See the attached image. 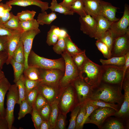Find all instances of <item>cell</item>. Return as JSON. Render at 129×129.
Returning a JSON list of instances; mask_svg holds the SVG:
<instances>
[{"mask_svg": "<svg viewBox=\"0 0 129 129\" xmlns=\"http://www.w3.org/2000/svg\"><path fill=\"white\" fill-rule=\"evenodd\" d=\"M122 88L120 85L101 82L98 86L93 89L89 99L121 105L124 98V95L121 91Z\"/></svg>", "mask_w": 129, "mask_h": 129, "instance_id": "obj_1", "label": "cell"}, {"mask_svg": "<svg viewBox=\"0 0 129 129\" xmlns=\"http://www.w3.org/2000/svg\"><path fill=\"white\" fill-rule=\"evenodd\" d=\"M79 77L93 89L98 86L101 82L102 65L93 62L88 58L79 70Z\"/></svg>", "mask_w": 129, "mask_h": 129, "instance_id": "obj_2", "label": "cell"}, {"mask_svg": "<svg viewBox=\"0 0 129 129\" xmlns=\"http://www.w3.org/2000/svg\"><path fill=\"white\" fill-rule=\"evenodd\" d=\"M28 63L29 66L42 69L65 70V62L62 57L57 59H49L39 56L32 50L28 56Z\"/></svg>", "mask_w": 129, "mask_h": 129, "instance_id": "obj_3", "label": "cell"}, {"mask_svg": "<svg viewBox=\"0 0 129 129\" xmlns=\"http://www.w3.org/2000/svg\"><path fill=\"white\" fill-rule=\"evenodd\" d=\"M58 104L59 112L66 115L78 105L75 91L72 84L62 88Z\"/></svg>", "mask_w": 129, "mask_h": 129, "instance_id": "obj_4", "label": "cell"}, {"mask_svg": "<svg viewBox=\"0 0 129 129\" xmlns=\"http://www.w3.org/2000/svg\"><path fill=\"white\" fill-rule=\"evenodd\" d=\"M65 63L64 73L60 80L59 86L64 88L71 84L79 76V71L73 62L71 56L65 50L61 54Z\"/></svg>", "mask_w": 129, "mask_h": 129, "instance_id": "obj_5", "label": "cell"}, {"mask_svg": "<svg viewBox=\"0 0 129 129\" xmlns=\"http://www.w3.org/2000/svg\"><path fill=\"white\" fill-rule=\"evenodd\" d=\"M102 73L101 82L113 85H122L125 77L123 67L112 65H102Z\"/></svg>", "mask_w": 129, "mask_h": 129, "instance_id": "obj_6", "label": "cell"}, {"mask_svg": "<svg viewBox=\"0 0 129 129\" xmlns=\"http://www.w3.org/2000/svg\"><path fill=\"white\" fill-rule=\"evenodd\" d=\"M8 91L7 94L5 118L8 123L9 129H11L14 120V109L15 104L18 102L19 93L16 84L11 85Z\"/></svg>", "mask_w": 129, "mask_h": 129, "instance_id": "obj_7", "label": "cell"}, {"mask_svg": "<svg viewBox=\"0 0 129 129\" xmlns=\"http://www.w3.org/2000/svg\"><path fill=\"white\" fill-rule=\"evenodd\" d=\"M116 111L109 107H99L94 110L86 118L84 124L91 123L96 125L100 129L106 120L114 116Z\"/></svg>", "mask_w": 129, "mask_h": 129, "instance_id": "obj_8", "label": "cell"}, {"mask_svg": "<svg viewBox=\"0 0 129 129\" xmlns=\"http://www.w3.org/2000/svg\"><path fill=\"white\" fill-rule=\"evenodd\" d=\"M39 69L40 83L59 86V81L64 75V70L57 69Z\"/></svg>", "mask_w": 129, "mask_h": 129, "instance_id": "obj_9", "label": "cell"}, {"mask_svg": "<svg viewBox=\"0 0 129 129\" xmlns=\"http://www.w3.org/2000/svg\"><path fill=\"white\" fill-rule=\"evenodd\" d=\"M76 93L78 104L85 103L90 99L93 89L79 77L71 83Z\"/></svg>", "mask_w": 129, "mask_h": 129, "instance_id": "obj_10", "label": "cell"}, {"mask_svg": "<svg viewBox=\"0 0 129 129\" xmlns=\"http://www.w3.org/2000/svg\"><path fill=\"white\" fill-rule=\"evenodd\" d=\"M129 7L125 5L123 16L118 21L113 22L109 30L112 32L114 38L124 35L129 31Z\"/></svg>", "mask_w": 129, "mask_h": 129, "instance_id": "obj_11", "label": "cell"}, {"mask_svg": "<svg viewBox=\"0 0 129 129\" xmlns=\"http://www.w3.org/2000/svg\"><path fill=\"white\" fill-rule=\"evenodd\" d=\"M124 90L123 102L121 107L114 116L117 118L129 122V74L124 79L122 85Z\"/></svg>", "mask_w": 129, "mask_h": 129, "instance_id": "obj_12", "label": "cell"}, {"mask_svg": "<svg viewBox=\"0 0 129 129\" xmlns=\"http://www.w3.org/2000/svg\"><path fill=\"white\" fill-rule=\"evenodd\" d=\"M129 52V31L114 38L111 50L112 57L124 56Z\"/></svg>", "mask_w": 129, "mask_h": 129, "instance_id": "obj_13", "label": "cell"}, {"mask_svg": "<svg viewBox=\"0 0 129 129\" xmlns=\"http://www.w3.org/2000/svg\"><path fill=\"white\" fill-rule=\"evenodd\" d=\"M37 88L38 93L51 105L58 101L62 89L59 86H53L40 83Z\"/></svg>", "mask_w": 129, "mask_h": 129, "instance_id": "obj_14", "label": "cell"}, {"mask_svg": "<svg viewBox=\"0 0 129 129\" xmlns=\"http://www.w3.org/2000/svg\"><path fill=\"white\" fill-rule=\"evenodd\" d=\"M40 32L39 29L32 30L23 32L21 35L20 41L22 43L24 51L25 57L24 69L29 67L28 63V58L31 50L33 39L35 36Z\"/></svg>", "mask_w": 129, "mask_h": 129, "instance_id": "obj_15", "label": "cell"}, {"mask_svg": "<svg viewBox=\"0 0 129 129\" xmlns=\"http://www.w3.org/2000/svg\"><path fill=\"white\" fill-rule=\"evenodd\" d=\"M80 29L83 32L91 38H94L97 24V20L89 14L79 18Z\"/></svg>", "mask_w": 129, "mask_h": 129, "instance_id": "obj_16", "label": "cell"}, {"mask_svg": "<svg viewBox=\"0 0 129 129\" xmlns=\"http://www.w3.org/2000/svg\"><path fill=\"white\" fill-rule=\"evenodd\" d=\"M23 32L22 30H14L11 34L8 36L6 51L8 57L6 62L7 64H10L14 52L20 41L21 35Z\"/></svg>", "mask_w": 129, "mask_h": 129, "instance_id": "obj_17", "label": "cell"}, {"mask_svg": "<svg viewBox=\"0 0 129 129\" xmlns=\"http://www.w3.org/2000/svg\"><path fill=\"white\" fill-rule=\"evenodd\" d=\"M118 8L110 3L101 0L99 15L105 17L111 22L117 21L119 20L116 17V13Z\"/></svg>", "mask_w": 129, "mask_h": 129, "instance_id": "obj_18", "label": "cell"}, {"mask_svg": "<svg viewBox=\"0 0 129 129\" xmlns=\"http://www.w3.org/2000/svg\"><path fill=\"white\" fill-rule=\"evenodd\" d=\"M6 3L11 5H16L26 7L31 5H35L40 7L42 12L49 9L48 3L41 0H10Z\"/></svg>", "mask_w": 129, "mask_h": 129, "instance_id": "obj_19", "label": "cell"}, {"mask_svg": "<svg viewBox=\"0 0 129 129\" xmlns=\"http://www.w3.org/2000/svg\"><path fill=\"white\" fill-rule=\"evenodd\" d=\"M68 34L64 29L53 25L47 34L46 43L49 46L54 45L57 42L59 37H65Z\"/></svg>", "mask_w": 129, "mask_h": 129, "instance_id": "obj_20", "label": "cell"}, {"mask_svg": "<svg viewBox=\"0 0 129 129\" xmlns=\"http://www.w3.org/2000/svg\"><path fill=\"white\" fill-rule=\"evenodd\" d=\"M96 20L97 24L94 38L97 40H99L109 29L113 22L110 21L106 18L100 15L98 16Z\"/></svg>", "mask_w": 129, "mask_h": 129, "instance_id": "obj_21", "label": "cell"}, {"mask_svg": "<svg viewBox=\"0 0 129 129\" xmlns=\"http://www.w3.org/2000/svg\"><path fill=\"white\" fill-rule=\"evenodd\" d=\"M11 85L5 77L0 80V116L1 119L5 118L6 111L4 107V99L5 95Z\"/></svg>", "mask_w": 129, "mask_h": 129, "instance_id": "obj_22", "label": "cell"}, {"mask_svg": "<svg viewBox=\"0 0 129 129\" xmlns=\"http://www.w3.org/2000/svg\"><path fill=\"white\" fill-rule=\"evenodd\" d=\"M101 0H83L87 13L95 19L99 15Z\"/></svg>", "mask_w": 129, "mask_h": 129, "instance_id": "obj_23", "label": "cell"}, {"mask_svg": "<svg viewBox=\"0 0 129 129\" xmlns=\"http://www.w3.org/2000/svg\"><path fill=\"white\" fill-rule=\"evenodd\" d=\"M127 122L118 118H108L103 124L101 129H124L129 128V125L125 124Z\"/></svg>", "mask_w": 129, "mask_h": 129, "instance_id": "obj_24", "label": "cell"}, {"mask_svg": "<svg viewBox=\"0 0 129 129\" xmlns=\"http://www.w3.org/2000/svg\"><path fill=\"white\" fill-rule=\"evenodd\" d=\"M12 6L6 3H0V23L3 25L11 18Z\"/></svg>", "mask_w": 129, "mask_h": 129, "instance_id": "obj_25", "label": "cell"}, {"mask_svg": "<svg viewBox=\"0 0 129 129\" xmlns=\"http://www.w3.org/2000/svg\"><path fill=\"white\" fill-rule=\"evenodd\" d=\"M125 60V56L113 57L107 60L102 59L100 62L103 65H112L119 67H123L124 65Z\"/></svg>", "mask_w": 129, "mask_h": 129, "instance_id": "obj_26", "label": "cell"}, {"mask_svg": "<svg viewBox=\"0 0 129 129\" xmlns=\"http://www.w3.org/2000/svg\"><path fill=\"white\" fill-rule=\"evenodd\" d=\"M57 18L56 13L54 12L48 14L45 11L38 14L37 21L39 25H42L44 24L49 25Z\"/></svg>", "mask_w": 129, "mask_h": 129, "instance_id": "obj_27", "label": "cell"}, {"mask_svg": "<svg viewBox=\"0 0 129 129\" xmlns=\"http://www.w3.org/2000/svg\"><path fill=\"white\" fill-rule=\"evenodd\" d=\"M65 50L71 56L81 52L83 50L79 48L71 40L68 34L64 38Z\"/></svg>", "mask_w": 129, "mask_h": 129, "instance_id": "obj_28", "label": "cell"}, {"mask_svg": "<svg viewBox=\"0 0 129 129\" xmlns=\"http://www.w3.org/2000/svg\"><path fill=\"white\" fill-rule=\"evenodd\" d=\"M10 64L12 65L14 73V82L16 83L23 74L25 69L24 64L17 62L12 59Z\"/></svg>", "mask_w": 129, "mask_h": 129, "instance_id": "obj_29", "label": "cell"}, {"mask_svg": "<svg viewBox=\"0 0 129 129\" xmlns=\"http://www.w3.org/2000/svg\"><path fill=\"white\" fill-rule=\"evenodd\" d=\"M52 12H56L64 15H73L74 13L59 3L56 0H52L49 6Z\"/></svg>", "mask_w": 129, "mask_h": 129, "instance_id": "obj_30", "label": "cell"}, {"mask_svg": "<svg viewBox=\"0 0 129 129\" xmlns=\"http://www.w3.org/2000/svg\"><path fill=\"white\" fill-rule=\"evenodd\" d=\"M51 110L48 121L51 125V129H54L59 113L58 101L51 105Z\"/></svg>", "mask_w": 129, "mask_h": 129, "instance_id": "obj_31", "label": "cell"}, {"mask_svg": "<svg viewBox=\"0 0 129 129\" xmlns=\"http://www.w3.org/2000/svg\"><path fill=\"white\" fill-rule=\"evenodd\" d=\"M24 77L30 80H39V69L34 66H29L24 69L23 73Z\"/></svg>", "mask_w": 129, "mask_h": 129, "instance_id": "obj_32", "label": "cell"}, {"mask_svg": "<svg viewBox=\"0 0 129 129\" xmlns=\"http://www.w3.org/2000/svg\"><path fill=\"white\" fill-rule=\"evenodd\" d=\"M70 10L80 17H84L88 14L85 10L83 0H76L70 6Z\"/></svg>", "mask_w": 129, "mask_h": 129, "instance_id": "obj_33", "label": "cell"}, {"mask_svg": "<svg viewBox=\"0 0 129 129\" xmlns=\"http://www.w3.org/2000/svg\"><path fill=\"white\" fill-rule=\"evenodd\" d=\"M12 59L17 62L24 64V50L22 43L20 41L14 52Z\"/></svg>", "mask_w": 129, "mask_h": 129, "instance_id": "obj_34", "label": "cell"}, {"mask_svg": "<svg viewBox=\"0 0 129 129\" xmlns=\"http://www.w3.org/2000/svg\"><path fill=\"white\" fill-rule=\"evenodd\" d=\"M20 21L17 16L14 15L12 12L11 18L4 24L3 26L6 28L11 30L23 31L20 27Z\"/></svg>", "mask_w": 129, "mask_h": 129, "instance_id": "obj_35", "label": "cell"}, {"mask_svg": "<svg viewBox=\"0 0 129 129\" xmlns=\"http://www.w3.org/2000/svg\"><path fill=\"white\" fill-rule=\"evenodd\" d=\"M71 57L73 62L79 70L82 67L88 58L86 54L85 50Z\"/></svg>", "mask_w": 129, "mask_h": 129, "instance_id": "obj_36", "label": "cell"}, {"mask_svg": "<svg viewBox=\"0 0 129 129\" xmlns=\"http://www.w3.org/2000/svg\"><path fill=\"white\" fill-rule=\"evenodd\" d=\"M19 105L20 108L18 117L19 120L24 117L27 114H31L32 109L25 99L22 100Z\"/></svg>", "mask_w": 129, "mask_h": 129, "instance_id": "obj_37", "label": "cell"}, {"mask_svg": "<svg viewBox=\"0 0 129 129\" xmlns=\"http://www.w3.org/2000/svg\"><path fill=\"white\" fill-rule=\"evenodd\" d=\"M39 24L37 21L34 19L33 20L24 21H20V27L23 32L32 30L39 29Z\"/></svg>", "mask_w": 129, "mask_h": 129, "instance_id": "obj_38", "label": "cell"}, {"mask_svg": "<svg viewBox=\"0 0 129 129\" xmlns=\"http://www.w3.org/2000/svg\"><path fill=\"white\" fill-rule=\"evenodd\" d=\"M24 76L22 74L15 83L16 85L19 93V100L18 104H19L21 101L25 99L26 89L24 83Z\"/></svg>", "mask_w": 129, "mask_h": 129, "instance_id": "obj_39", "label": "cell"}, {"mask_svg": "<svg viewBox=\"0 0 129 129\" xmlns=\"http://www.w3.org/2000/svg\"><path fill=\"white\" fill-rule=\"evenodd\" d=\"M114 39L112 32L109 29L98 40L105 43L111 52Z\"/></svg>", "mask_w": 129, "mask_h": 129, "instance_id": "obj_40", "label": "cell"}, {"mask_svg": "<svg viewBox=\"0 0 129 129\" xmlns=\"http://www.w3.org/2000/svg\"><path fill=\"white\" fill-rule=\"evenodd\" d=\"M81 105V104L77 105L71 111L70 118L69 120L70 123L67 129H75L76 118Z\"/></svg>", "mask_w": 129, "mask_h": 129, "instance_id": "obj_41", "label": "cell"}, {"mask_svg": "<svg viewBox=\"0 0 129 129\" xmlns=\"http://www.w3.org/2000/svg\"><path fill=\"white\" fill-rule=\"evenodd\" d=\"M36 13L34 11L27 10L18 13L16 16L20 21H26L34 19Z\"/></svg>", "mask_w": 129, "mask_h": 129, "instance_id": "obj_42", "label": "cell"}, {"mask_svg": "<svg viewBox=\"0 0 129 129\" xmlns=\"http://www.w3.org/2000/svg\"><path fill=\"white\" fill-rule=\"evenodd\" d=\"M87 102L99 107H108L112 108L116 110V112L119 109V105L118 104L108 103L101 100L89 99Z\"/></svg>", "mask_w": 129, "mask_h": 129, "instance_id": "obj_43", "label": "cell"}, {"mask_svg": "<svg viewBox=\"0 0 129 129\" xmlns=\"http://www.w3.org/2000/svg\"><path fill=\"white\" fill-rule=\"evenodd\" d=\"M86 112L85 103L81 104L80 109L78 114L76 121L75 129H81L84 120Z\"/></svg>", "mask_w": 129, "mask_h": 129, "instance_id": "obj_44", "label": "cell"}, {"mask_svg": "<svg viewBox=\"0 0 129 129\" xmlns=\"http://www.w3.org/2000/svg\"><path fill=\"white\" fill-rule=\"evenodd\" d=\"M95 44L98 49L102 53L104 57L108 59L112 57L111 51L105 43L99 40H97Z\"/></svg>", "mask_w": 129, "mask_h": 129, "instance_id": "obj_45", "label": "cell"}, {"mask_svg": "<svg viewBox=\"0 0 129 129\" xmlns=\"http://www.w3.org/2000/svg\"><path fill=\"white\" fill-rule=\"evenodd\" d=\"M65 37H59L57 43L53 45V50L57 54H61L65 50Z\"/></svg>", "mask_w": 129, "mask_h": 129, "instance_id": "obj_46", "label": "cell"}, {"mask_svg": "<svg viewBox=\"0 0 129 129\" xmlns=\"http://www.w3.org/2000/svg\"><path fill=\"white\" fill-rule=\"evenodd\" d=\"M32 118L36 129H39L43 119L38 112L33 107L31 113Z\"/></svg>", "mask_w": 129, "mask_h": 129, "instance_id": "obj_47", "label": "cell"}, {"mask_svg": "<svg viewBox=\"0 0 129 129\" xmlns=\"http://www.w3.org/2000/svg\"><path fill=\"white\" fill-rule=\"evenodd\" d=\"M38 93L37 87L30 91L26 92L25 99L32 108Z\"/></svg>", "mask_w": 129, "mask_h": 129, "instance_id": "obj_48", "label": "cell"}, {"mask_svg": "<svg viewBox=\"0 0 129 129\" xmlns=\"http://www.w3.org/2000/svg\"><path fill=\"white\" fill-rule=\"evenodd\" d=\"M51 110V105L48 103L39 110L38 111L43 120L48 121Z\"/></svg>", "mask_w": 129, "mask_h": 129, "instance_id": "obj_49", "label": "cell"}, {"mask_svg": "<svg viewBox=\"0 0 129 129\" xmlns=\"http://www.w3.org/2000/svg\"><path fill=\"white\" fill-rule=\"evenodd\" d=\"M66 115L59 111V113L54 129H66Z\"/></svg>", "mask_w": 129, "mask_h": 129, "instance_id": "obj_50", "label": "cell"}, {"mask_svg": "<svg viewBox=\"0 0 129 129\" xmlns=\"http://www.w3.org/2000/svg\"><path fill=\"white\" fill-rule=\"evenodd\" d=\"M24 83L26 92H28L37 87L40 83V81L39 80H30L24 77Z\"/></svg>", "mask_w": 129, "mask_h": 129, "instance_id": "obj_51", "label": "cell"}, {"mask_svg": "<svg viewBox=\"0 0 129 129\" xmlns=\"http://www.w3.org/2000/svg\"><path fill=\"white\" fill-rule=\"evenodd\" d=\"M48 103L45 99L38 92L34 102L33 107L38 111L41 108Z\"/></svg>", "mask_w": 129, "mask_h": 129, "instance_id": "obj_52", "label": "cell"}, {"mask_svg": "<svg viewBox=\"0 0 129 129\" xmlns=\"http://www.w3.org/2000/svg\"><path fill=\"white\" fill-rule=\"evenodd\" d=\"M86 108V113L83 122L82 124L81 129H83L85 122L86 118L95 109L99 108L87 102L85 103Z\"/></svg>", "mask_w": 129, "mask_h": 129, "instance_id": "obj_53", "label": "cell"}, {"mask_svg": "<svg viewBox=\"0 0 129 129\" xmlns=\"http://www.w3.org/2000/svg\"><path fill=\"white\" fill-rule=\"evenodd\" d=\"M7 39V35H0V52L2 51H6Z\"/></svg>", "mask_w": 129, "mask_h": 129, "instance_id": "obj_54", "label": "cell"}, {"mask_svg": "<svg viewBox=\"0 0 129 129\" xmlns=\"http://www.w3.org/2000/svg\"><path fill=\"white\" fill-rule=\"evenodd\" d=\"M8 57V55L7 51L0 52V70H1L3 65L6 63Z\"/></svg>", "mask_w": 129, "mask_h": 129, "instance_id": "obj_55", "label": "cell"}, {"mask_svg": "<svg viewBox=\"0 0 129 129\" xmlns=\"http://www.w3.org/2000/svg\"><path fill=\"white\" fill-rule=\"evenodd\" d=\"M125 62L123 67L124 76L126 77L127 74L129 73V52L125 55Z\"/></svg>", "mask_w": 129, "mask_h": 129, "instance_id": "obj_56", "label": "cell"}, {"mask_svg": "<svg viewBox=\"0 0 129 129\" xmlns=\"http://www.w3.org/2000/svg\"><path fill=\"white\" fill-rule=\"evenodd\" d=\"M14 30L8 29L0 23V35L9 36L11 34Z\"/></svg>", "mask_w": 129, "mask_h": 129, "instance_id": "obj_57", "label": "cell"}, {"mask_svg": "<svg viewBox=\"0 0 129 129\" xmlns=\"http://www.w3.org/2000/svg\"><path fill=\"white\" fill-rule=\"evenodd\" d=\"M76 0H63V1L59 3V4L70 10V6L73 4Z\"/></svg>", "mask_w": 129, "mask_h": 129, "instance_id": "obj_58", "label": "cell"}, {"mask_svg": "<svg viewBox=\"0 0 129 129\" xmlns=\"http://www.w3.org/2000/svg\"><path fill=\"white\" fill-rule=\"evenodd\" d=\"M39 129H51V125L49 121L43 120Z\"/></svg>", "mask_w": 129, "mask_h": 129, "instance_id": "obj_59", "label": "cell"}, {"mask_svg": "<svg viewBox=\"0 0 129 129\" xmlns=\"http://www.w3.org/2000/svg\"><path fill=\"white\" fill-rule=\"evenodd\" d=\"M9 129L8 123L5 118L0 120V129Z\"/></svg>", "mask_w": 129, "mask_h": 129, "instance_id": "obj_60", "label": "cell"}, {"mask_svg": "<svg viewBox=\"0 0 129 129\" xmlns=\"http://www.w3.org/2000/svg\"><path fill=\"white\" fill-rule=\"evenodd\" d=\"M5 77L4 72L1 70H0V80Z\"/></svg>", "mask_w": 129, "mask_h": 129, "instance_id": "obj_61", "label": "cell"}, {"mask_svg": "<svg viewBox=\"0 0 129 129\" xmlns=\"http://www.w3.org/2000/svg\"><path fill=\"white\" fill-rule=\"evenodd\" d=\"M1 119V117H0V120Z\"/></svg>", "mask_w": 129, "mask_h": 129, "instance_id": "obj_62", "label": "cell"}, {"mask_svg": "<svg viewBox=\"0 0 129 129\" xmlns=\"http://www.w3.org/2000/svg\"><path fill=\"white\" fill-rule=\"evenodd\" d=\"M2 0H0V2Z\"/></svg>", "mask_w": 129, "mask_h": 129, "instance_id": "obj_63", "label": "cell"}]
</instances>
